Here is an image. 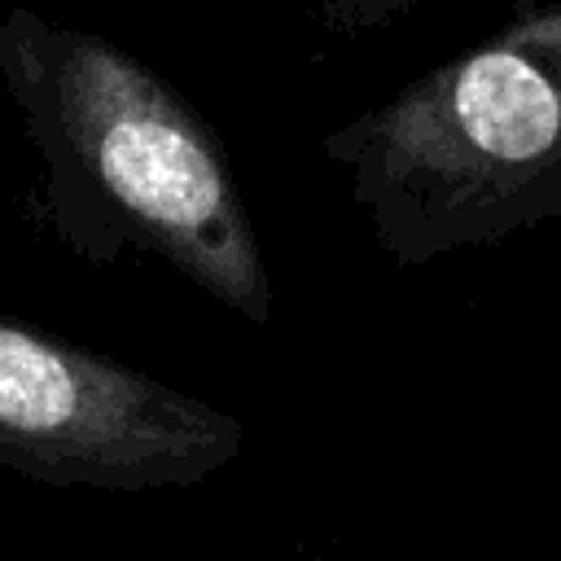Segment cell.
Returning <instances> with one entry per match:
<instances>
[{
  "mask_svg": "<svg viewBox=\"0 0 561 561\" xmlns=\"http://www.w3.org/2000/svg\"><path fill=\"white\" fill-rule=\"evenodd\" d=\"M0 75L44 153V215L88 263L158 259L267 329L276 311L245 188L219 131L123 44L4 9Z\"/></svg>",
  "mask_w": 561,
  "mask_h": 561,
  "instance_id": "1",
  "label": "cell"
},
{
  "mask_svg": "<svg viewBox=\"0 0 561 561\" xmlns=\"http://www.w3.org/2000/svg\"><path fill=\"white\" fill-rule=\"evenodd\" d=\"M373 241L399 267L561 215V0L408 79L324 136Z\"/></svg>",
  "mask_w": 561,
  "mask_h": 561,
  "instance_id": "2",
  "label": "cell"
},
{
  "mask_svg": "<svg viewBox=\"0 0 561 561\" xmlns=\"http://www.w3.org/2000/svg\"><path fill=\"white\" fill-rule=\"evenodd\" d=\"M245 430L145 368L0 320V465L53 486H193L237 460Z\"/></svg>",
  "mask_w": 561,
  "mask_h": 561,
  "instance_id": "3",
  "label": "cell"
},
{
  "mask_svg": "<svg viewBox=\"0 0 561 561\" xmlns=\"http://www.w3.org/2000/svg\"><path fill=\"white\" fill-rule=\"evenodd\" d=\"M416 4L421 0H320L316 18L333 35H364V31H377L394 18H403Z\"/></svg>",
  "mask_w": 561,
  "mask_h": 561,
  "instance_id": "4",
  "label": "cell"
},
{
  "mask_svg": "<svg viewBox=\"0 0 561 561\" xmlns=\"http://www.w3.org/2000/svg\"><path fill=\"white\" fill-rule=\"evenodd\" d=\"M285 561H302V557H285Z\"/></svg>",
  "mask_w": 561,
  "mask_h": 561,
  "instance_id": "5",
  "label": "cell"
}]
</instances>
